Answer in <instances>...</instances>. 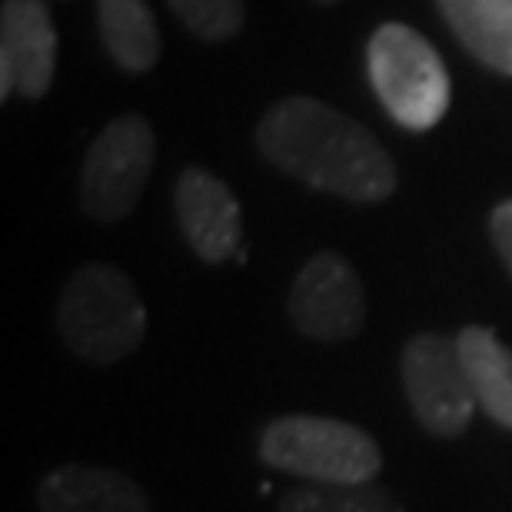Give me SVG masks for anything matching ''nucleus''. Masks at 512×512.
Instances as JSON below:
<instances>
[{"label": "nucleus", "mask_w": 512, "mask_h": 512, "mask_svg": "<svg viewBox=\"0 0 512 512\" xmlns=\"http://www.w3.org/2000/svg\"><path fill=\"white\" fill-rule=\"evenodd\" d=\"M256 147L273 167L313 190L353 203H380L396 190L383 143L323 100L286 97L263 114Z\"/></svg>", "instance_id": "1"}, {"label": "nucleus", "mask_w": 512, "mask_h": 512, "mask_svg": "<svg viewBox=\"0 0 512 512\" xmlns=\"http://www.w3.org/2000/svg\"><path fill=\"white\" fill-rule=\"evenodd\" d=\"M57 330L77 360L114 366L137 353L147 336V306L124 270L110 263H87L60 293Z\"/></svg>", "instance_id": "2"}, {"label": "nucleus", "mask_w": 512, "mask_h": 512, "mask_svg": "<svg viewBox=\"0 0 512 512\" xmlns=\"http://www.w3.org/2000/svg\"><path fill=\"white\" fill-rule=\"evenodd\" d=\"M260 459L303 483H376L383 469L376 439L330 416H280L266 423Z\"/></svg>", "instance_id": "3"}, {"label": "nucleus", "mask_w": 512, "mask_h": 512, "mask_svg": "<svg viewBox=\"0 0 512 512\" xmlns=\"http://www.w3.org/2000/svg\"><path fill=\"white\" fill-rule=\"evenodd\" d=\"M370 84L406 130H429L446 117L449 74L426 37L406 24H383L366 47Z\"/></svg>", "instance_id": "4"}, {"label": "nucleus", "mask_w": 512, "mask_h": 512, "mask_svg": "<svg viewBox=\"0 0 512 512\" xmlns=\"http://www.w3.org/2000/svg\"><path fill=\"white\" fill-rule=\"evenodd\" d=\"M153 127L124 114L97 133L80 170V210L97 223H117L133 213L153 170Z\"/></svg>", "instance_id": "5"}, {"label": "nucleus", "mask_w": 512, "mask_h": 512, "mask_svg": "<svg viewBox=\"0 0 512 512\" xmlns=\"http://www.w3.org/2000/svg\"><path fill=\"white\" fill-rule=\"evenodd\" d=\"M399 373L406 403L429 436L456 439L466 433L479 406L456 340L443 333H416L403 346Z\"/></svg>", "instance_id": "6"}, {"label": "nucleus", "mask_w": 512, "mask_h": 512, "mask_svg": "<svg viewBox=\"0 0 512 512\" xmlns=\"http://www.w3.org/2000/svg\"><path fill=\"white\" fill-rule=\"evenodd\" d=\"M286 310L306 340H350L360 333L366 320V293L360 273L340 253H316L296 273Z\"/></svg>", "instance_id": "7"}, {"label": "nucleus", "mask_w": 512, "mask_h": 512, "mask_svg": "<svg viewBox=\"0 0 512 512\" xmlns=\"http://www.w3.org/2000/svg\"><path fill=\"white\" fill-rule=\"evenodd\" d=\"M57 27L44 0H4L0 7V97L40 100L54 84Z\"/></svg>", "instance_id": "8"}, {"label": "nucleus", "mask_w": 512, "mask_h": 512, "mask_svg": "<svg viewBox=\"0 0 512 512\" xmlns=\"http://www.w3.org/2000/svg\"><path fill=\"white\" fill-rule=\"evenodd\" d=\"M180 230L203 263H227L243 247V210L233 190L203 167H187L173 190Z\"/></svg>", "instance_id": "9"}, {"label": "nucleus", "mask_w": 512, "mask_h": 512, "mask_svg": "<svg viewBox=\"0 0 512 512\" xmlns=\"http://www.w3.org/2000/svg\"><path fill=\"white\" fill-rule=\"evenodd\" d=\"M37 506L40 512H150V499L117 469L70 463L40 479Z\"/></svg>", "instance_id": "10"}, {"label": "nucleus", "mask_w": 512, "mask_h": 512, "mask_svg": "<svg viewBox=\"0 0 512 512\" xmlns=\"http://www.w3.org/2000/svg\"><path fill=\"white\" fill-rule=\"evenodd\" d=\"M456 346L463 356L476 406L493 423L512 429V350L499 343V336L489 326H463Z\"/></svg>", "instance_id": "11"}, {"label": "nucleus", "mask_w": 512, "mask_h": 512, "mask_svg": "<svg viewBox=\"0 0 512 512\" xmlns=\"http://www.w3.org/2000/svg\"><path fill=\"white\" fill-rule=\"evenodd\" d=\"M439 10L479 64L512 77V0H439Z\"/></svg>", "instance_id": "12"}, {"label": "nucleus", "mask_w": 512, "mask_h": 512, "mask_svg": "<svg viewBox=\"0 0 512 512\" xmlns=\"http://www.w3.org/2000/svg\"><path fill=\"white\" fill-rule=\"evenodd\" d=\"M100 37L124 70L143 74L160 60V30L147 0H97Z\"/></svg>", "instance_id": "13"}, {"label": "nucleus", "mask_w": 512, "mask_h": 512, "mask_svg": "<svg viewBox=\"0 0 512 512\" xmlns=\"http://www.w3.org/2000/svg\"><path fill=\"white\" fill-rule=\"evenodd\" d=\"M276 512H399L376 483H306L280 496Z\"/></svg>", "instance_id": "14"}, {"label": "nucleus", "mask_w": 512, "mask_h": 512, "mask_svg": "<svg viewBox=\"0 0 512 512\" xmlns=\"http://www.w3.org/2000/svg\"><path fill=\"white\" fill-rule=\"evenodd\" d=\"M190 34L203 40L237 37L243 27V0H167Z\"/></svg>", "instance_id": "15"}, {"label": "nucleus", "mask_w": 512, "mask_h": 512, "mask_svg": "<svg viewBox=\"0 0 512 512\" xmlns=\"http://www.w3.org/2000/svg\"><path fill=\"white\" fill-rule=\"evenodd\" d=\"M489 237H493V247L499 250V256H503V263L512 273V200H503L489 213Z\"/></svg>", "instance_id": "16"}, {"label": "nucleus", "mask_w": 512, "mask_h": 512, "mask_svg": "<svg viewBox=\"0 0 512 512\" xmlns=\"http://www.w3.org/2000/svg\"><path fill=\"white\" fill-rule=\"evenodd\" d=\"M320 4H333V0H320Z\"/></svg>", "instance_id": "17"}]
</instances>
